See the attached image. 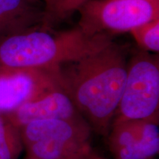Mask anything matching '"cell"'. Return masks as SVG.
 I'll list each match as a JSON object with an SVG mask.
<instances>
[{"label":"cell","instance_id":"7","mask_svg":"<svg viewBox=\"0 0 159 159\" xmlns=\"http://www.w3.org/2000/svg\"><path fill=\"white\" fill-rule=\"evenodd\" d=\"M159 120H129L113 124L107 135L114 159H152L159 152Z\"/></svg>","mask_w":159,"mask_h":159},{"label":"cell","instance_id":"14","mask_svg":"<svg viewBox=\"0 0 159 159\" xmlns=\"http://www.w3.org/2000/svg\"><path fill=\"white\" fill-rule=\"evenodd\" d=\"M27 159H36V158H27Z\"/></svg>","mask_w":159,"mask_h":159},{"label":"cell","instance_id":"10","mask_svg":"<svg viewBox=\"0 0 159 159\" xmlns=\"http://www.w3.org/2000/svg\"><path fill=\"white\" fill-rule=\"evenodd\" d=\"M88 0H42L43 17L41 30L52 31Z\"/></svg>","mask_w":159,"mask_h":159},{"label":"cell","instance_id":"5","mask_svg":"<svg viewBox=\"0 0 159 159\" xmlns=\"http://www.w3.org/2000/svg\"><path fill=\"white\" fill-rule=\"evenodd\" d=\"M77 11L85 35H114L159 19V0H88Z\"/></svg>","mask_w":159,"mask_h":159},{"label":"cell","instance_id":"12","mask_svg":"<svg viewBox=\"0 0 159 159\" xmlns=\"http://www.w3.org/2000/svg\"><path fill=\"white\" fill-rule=\"evenodd\" d=\"M130 32L143 51L158 52L159 19L142 24Z\"/></svg>","mask_w":159,"mask_h":159},{"label":"cell","instance_id":"11","mask_svg":"<svg viewBox=\"0 0 159 159\" xmlns=\"http://www.w3.org/2000/svg\"><path fill=\"white\" fill-rule=\"evenodd\" d=\"M23 150L20 129L0 114V159H18Z\"/></svg>","mask_w":159,"mask_h":159},{"label":"cell","instance_id":"9","mask_svg":"<svg viewBox=\"0 0 159 159\" xmlns=\"http://www.w3.org/2000/svg\"><path fill=\"white\" fill-rule=\"evenodd\" d=\"M43 17L41 0H0V42L41 30Z\"/></svg>","mask_w":159,"mask_h":159},{"label":"cell","instance_id":"4","mask_svg":"<svg viewBox=\"0 0 159 159\" xmlns=\"http://www.w3.org/2000/svg\"><path fill=\"white\" fill-rule=\"evenodd\" d=\"M129 120H159L158 55L142 50L128 61L125 87L112 125Z\"/></svg>","mask_w":159,"mask_h":159},{"label":"cell","instance_id":"3","mask_svg":"<svg viewBox=\"0 0 159 159\" xmlns=\"http://www.w3.org/2000/svg\"><path fill=\"white\" fill-rule=\"evenodd\" d=\"M27 158L91 159V130L85 119H45L19 128Z\"/></svg>","mask_w":159,"mask_h":159},{"label":"cell","instance_id":"1","mask_svg":"<svg viewBox=\"0 0 159 159\" xmlns=\"http://www.w3.org/2000/svg\"><path fill=\"white\" fill-rule=\"evenodd\" d=\"M127 47L112 41L99 50L60 66L63 89L91 130L106 137L128 73Z\"/></svg>","mask_w":159,"mask_h":159},{"label":"cell","instance_id":"2","mask_svg":"<svg viewBox=\"0 0 159 159\" xmlns=\"http://www.w3.org/2000/svg\"><path fill=\"white\" fill-rule=\"evenodd\" d=\"M114 35L89 36L78 27L59 33L41 30L10 37L0 42V66L42 69L61 66L99 50Z\"/></svg>","mask_w":159,"mask_h":159},{"label":"cell","instance_id":"8","mask_svg":"<svg viewBox=\"0 0 159 159\" xmlns=\"http://www.w3.org/2000/svg\"><path fill=\"white\" fill-rule=\"evenodd\" d=\"M5 115L12 124L19 128L38 120L85 119L62 86L47 91L39 98Z\"/></svg>","mask_w":159,"mask_h":159},{"label":"cell","instance_id":"6","mask_svg":"<svg viewBox=\"0 0 159 159\" xmlns=\"http://www.w3.org/2000/svg\"><path fill=\"white\" fill-rule=\"evenodd\" d=\"M61 86L60 66L42 69L0 66V114H10Z\"/></svg>","mask_w":159,"mask_h":159},{"label":"cell","instance_id":"13","mask_svg":"<svg viewBox=\"0 0 159 159\" xmlns=\"http://www.w3.org/2000/svg\"><path fill=\"white\" fill-rule=\"evenodd\" d=\"M91 159H106V158H102V157H99L98 156H97L96 154H94V156H93L92 158Z\"/></svg>","mask_w":159,"mask_h":159}]
</instances>
